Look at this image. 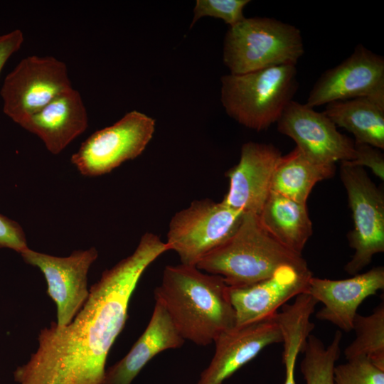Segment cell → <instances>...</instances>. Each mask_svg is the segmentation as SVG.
<instances>
[{"label": "cell", "mask_w": 384, "mask_h": 384, "mask_svg": "<svg viewBox=\"0 0 384 384\" xmlns=\"http://www.w3.org/2000/svg\"><path fill=\"white\" fill-rule=\"evenodd\" d=\"M168 247L144 233L134 251L105 270L68 324L52 322L29 359L14 371L18 384H102L108 353L128 317L132 295L146 269Z\"/></svg>", "instance_id": "1"}, {"label": "cell", "mask_w": 384, "mask_h": 384, "mask_svg": "<svg viewBox=\"0 0 384 384\" xmlns=\"http://www.w3.org/2000/svg\"><path fill=\"white\" fill-rule=\"evenodd\" d=\"M228 289L223 277L196 266L167 265L154 298L166 308L185 341L205 346L236 326Z\"/></svg>", "instance_id": "2"}, {"label": "cell", "mask_w": 384, "mask_h": 384, "mask_svg": "<svg viewBox=\"0 0 384 384\" xmlns=\"http://www.w3.org/2000/svg\"><path fill=\"white\" fill-rule=\"evenodd\" d=\"M284 265L309 268L302 255L283 246L262 227L257 215L245 213L233 235L196 266L220 276L229 287H242L270 277Z\"/></svg>", "instance_id": "3"}, {"label": "cell", "mask_w": 384, "mask_h": 384, "mask_svg": "<svg viewBox=\"0 0 384 384\" xmlns=\"http://www.w3.org/2000/svg\"><path fill=\"white\" fill-rule=\"evenodd\" d=\"M294 65H282L221 78L220 100L238 123L257 132L277 122L293 100L298 82Z\"/></svg>", "instance_id": "4"}, {"label": "cell", "mask_w": 384, "mask_h": 384, "mask_svg": "<svg viewBox=\"0 0 384 384\" xmlns=\"http://www.w3.org/2000/svg\"><path fill=\"white\" fill-rule=\"evenodd\" d=\"M304 52L298 28L273 18L252 17L229 27L223 58L230 74L240 75L277 65H296Z\"/></svg>", "instance_id": "5"}, {"label": "cell", "mask_w": 384, "mask_h": 384, "mask_svg": "<svg viewBox=\"0 0 384 384\" xmlns=\"http://www.w3.org/2000/svg\"><path fill=\"white\" fill-rule=\"evenodd\" d=\"M244 214L222 201H194L171 218L166 243L176 252L181 264L196 266L233 235Z\"/></svg>", "instance_id": "6"}, {"label": "cell", "mask_w": 384, "mask_h": 384, "mask_svg": "<svg viewBox=\"0 0 384 384\" xmlns=\"http://www.w3.org/2000/svg\"><path fill=\"white\" fill-rule=\"evenodd\" d=\"M155 120L132 110L119 120L92 133L72 154L70 162L84 176L108 174L139 156L153 137Z\"/></svg>", "instance_id": "7"}, {"label": "cell", "mask_w": 384, "mask_h": 384, "mask_svg": "<svg viewBox=\"0 0 384 384\" xmlns=\"http://www.w3.org/2000/svg\"><path fill=\"white\" fill-rule=\"evenodd\" d=\"M72 87L64 62L53 56H27L4 79L3 112L19 125Z\"/></svg>", "instance_id": "8"}, {"label": "cell", "mask_w": 384, "mask_h": 384, "mask_svg": "<svg viewBox=\"0 0 384 384\" xmlns=\"http://www.w3.org/2000/svg\"><path fill=\"white\" fill-rule=\"evenodd\" d=\"M340 176L353 220L349 242L355 252L345 271L355 275L384 251V194L362 167L341 163Z\"/></svg>", "instance_id": "9"}, {"label": "cell", "mask_w": 384, "mask_h": 384, "mask_svg": "<svg viewBox=\"0 0 384 384\" xmlns=\"http://www.w3.org/2000/svg\"><path fill=\"white\" fill-rule=\"evenodd\" d=\"M20 255L43 274L47 293L56 306V324L63 326L70 323L89 297L87 275L98 257L97 250L91 247L75 250L67 257H57L28 247Z\"/></svg>", "instance_id": "10"}, {"label": "cell", "mask_w": 384, "mask_h": 384, "mask_svg": "<svg viewBox=\"0 0 384 384\" xmlns=\"http://www.w3.org/2000/svg\"><path fill=\"white\" fill-rule=\"evenodd\" d=\"M384 95V58L363 45L330 68L313 85L306 105L312 108L335 101Z\"/></svg>", "instance_id": "11"}, {"label": "cell", "mask_w": 384, "mask_h": 384, "mask_svg": "<svg viewBox=\"0 0 384 384\" xmlns=\"http://www.w3.org/2000/svg\"><path fill=\"white\" fill-rule=\"evenodd\" d=\"M277 130L290 137L304 154L324 164L350 161L354 141L342 134L324 113L292 100L277 122Z\"/></svg>", "instance_id": "12"}, {"label": "cell", "mask_w": 384, "mask_h": 384, "mask_svg": "<svg viewBox=\"0 0 384 384\" xmlns=\"http://www.w3.org/2000/svg\"><path fill=\"white\" fill-rule=\"evenodd\" d=\"M312 276L309 268L284 265L260 282L242 287H229L236 326L274 316L289 299L307 293Z\"/></svg>", "instance_id": "13"}, {"label": "cell", "mask_w": 384, "mask_h": 384, "mask_svg": "<svg viewBox=\"0 0 384 384\" xmlns=\"http://www.w3.org/2000/svg\"><path fill=\"white\" fill-rule=\"evenodd\" d=\"M281 153L274 145L249 142L241 148L238 163L225 174L229 188L223 203L258 215L269 193Z\"/></svg>", "instance_id": "14"}, {"label": "cell", "mask_w": 384, "mask_h": 384, "mask_svg": "<svg viewBox=\"0 0 384 384\" xmlns=\"http://www.w3.org/2000/svg\"><path fill=\"white\" fill-rule=\"evenodd\" d=\"M282 342V336L275 315L235 326L222 333L214 341V355L201 372L197 384H222L265 347Z\"/></svg>", "instance_id": "15"}, {"label": "cell", "mask_w": 384, "mask_h": 384, "mask_svg": "<svg viewBox=\"0 0 384 384\" xmlns=\"http://www.w3.org/2000/svg\"><path fill=\"white\" fill-rule=\"evenodd\" d=\"M384 289V267L378 266L366 272L345 279H329L311 277L307 293L324 304L316 314L348 332L361 304L368 297Z\"/></svg>", "instance_id": "16"}, {"label": "cell", "mask_w": 384, "mask_h": 384, "mask_svg": "<svg viewBox=\"0 0 384 384\" xmlns=\"http://www.w3.org/2000/svg\"><path fill=\"white\" fill-rule=\"evenodd\" d=\"M38 136L46 149L58 154L88 126V114L80 92L72 87L20 124Z\"/></svg>", "instance_id": "17"}, {"label": "cell", "mask_w": 384, "mask_h": 384, "mask_svg": "<svg viewBox=\"0 0 384 384\" xmlns=\"http://www.w3.org/2000/svg\"><path fill=\"white\" fill-rule=\"evenodd\" d=\"M184 341L166 308L156 301L144 331L122 359L106 369L102 384H132L155 356L180 348Z\"/></svg>", "instance_id": "18"}, {"label": "cell", "mask_w": 384, "mask_h": 384, "mask_svg": "<svg viewBox=\"0 0 384 384\" xmlns=\"http://www.w3.org/2000/svg\"><path fill=\"white\" fill-rule=\"evenodd\" d=\"M257 216L262 227L280 244L302 255L313 233L306 204L271 191Z\"/></svg>", "instance_id": "19"}, {"label": "cell", "mask_w": 384, "mask_h": 384, "mask_svg": "<svg viewBox=\"0 0 384 384\" xmlns=\"http://www.w3.org/2000/svg\"><path fill=\"white\" fill-rule=\"evenodd\" d=\"M324 113L355 137V142L384 149V95L362 97L326 105Z\"/></svg>", "instance_id": "20"}, {"label": "cell", "mask_w": 384, "mask_h": 384, "mask_svg": "<svg viewBox=\"0 0 384 384\" xmlns=\"http://www.w3.org/2000/svg\"><path fill=\"white\" fill-rule=\"evenodd\" d=\"M335 164L316 161L298 147L281 156L274 172L271 191L302 204L316 183L331 178Z\"/></svg>", "instance_id": "21"}, {"label": "cell", "mask_w": 384, "mask_h": 384, "mask_svg": "<svg viewBox=\"0 0 384 384\" xmlns=\"http://www.w3.org/2000/svg\"><path fill=\"white\" fill-rule=\"evenodd\" d=\"M353 330L356 338L344 350L346 359L366 358L384 370V303L382 302L368 316L357 314Z\"/></svg>", "instance_id": "22"}, {"label": "cell", "mask_w": 384, "mask_h": 384, "mask_svg": "<svg viewBox=\"0 0 384 384\" xmlns=\"http://www.w3.org/2000/svg\"><path fill=\"white\" fill-rule=\"evenodd\" d=\"M341 340V332L336 331L331 343L326 347L319 338L309 336L300 363L306 384H335L334 370L340 356Z\"/></svg>", "instance_id": "23"}, {"label": "cell", "mask_w": 384, "mask_h": 384, "mask_svg": "<svg viewBox=\"0 0 384 384\" xmlns=\"http://www.w3.org/2000/svg\"><path fill=\"white\" fill-rule=\"evenodd\" d=\"M335 384H384V370L366 358H356L336 366Z\"/></svg>", "instance_id": "24"}, {"label": "cell", "mask_w": 384, "mask_h": 384, "mask_svg": "<svg viewBox=\"0 0 384 384\" xmlns=\"http://www.w3.org/2000/svg\"><path fill=\"white\" fill-rule=\"evenodd\" d=\"M250 2L249 0H197L191 27L204 16L220 18L229 27L234 26L245 18L243 10Z\"/></svg>", "instance_id": "25"}, {"label": "cell", "mask_w": 384, "mask_h": 384, "mask_svg": "<svg viewBox=\"0 0 384 384\" xmlns=\"http://www.w3.org/2000/svg\"><path fill=\"white\" fill-rule=\"evenodd\" d=\"M354 156L350 161H344L351 166L368 167L381 180H384V155L383 150L369 144L354 142Z\"/></svg>", "instance_id": "26"}, {"label": "cell", "mask_w": 384, "mask_h": 384, "mask_svg": "<svg viewBox=\"0 0 384 384\" xmlns=\"http://www.w3.org/2000/svg\"><path fill=\"white\" fill-rule=\"evenodd\" d=\"M28 247L21 225L0 214V248H8L21 253Z\"/></svg>", "instance_id": "27"}, {"label": "cell", "mask_w": 384, "mask_h": 384, "mask_svg": "<svg viewBox=\"0 0 384 384\" xmlns=\"http://www.w3.org/2000/svg\"><path fill=\"white\" fill-rule=\"evenodd\" d=\"M282 361L284 366V384H297L295 368L297 357L303 350L302 342L296 338H288L283 341Z\"/></svg>", "instance_id": "28"}, {"label": "cell", "mask_w": 384, "mask_h": 384, "mask_svg": "<svg viewBox=\"0 0 384 384\" xmlns=\"http://www.w3.org/2000/svg\"><path fill=\"white\" fill-rule=\"evenodd\" d=\"M23 41V34L20 29L0 35V74L10 57L21 48Z\"/></svg>", "instance_id": "29"}]
</instances>
